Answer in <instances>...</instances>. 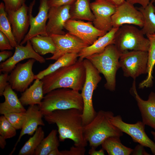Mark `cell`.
Here are the masks:
<instances>
[{"label": "cell", "instance_id": "2e32d148", "mask_svg": "<svg viewBox=\"0 0 155 155\" xmlns=\"http://www.w3.org/2000/svg\"><path fill=\"white\" fill-rule=\"evenodd\" d=\"M6 11L13 34L18 44H20L27 33L30 26L29 7L24 3L16 11Z\"/></svg>", "mask_w": 155, "mask_h": 155}, {"label": "cell", "instance_id": "d6986e66", "mask_svg": "<svg viewBox=\"0 0 155 155\" xmlns=\"http://www.w3.org/2000/svg\"><path fill=\"white\" fill-rule=\"evenodd\" d=\"M131 91L141 113L142 121L145 125L152 128L155 131V93L151 92L148 100H143L137 92L135 80L133 82Z\"/></svg>", "mask_w": 155, "mask_h": 155}, {"label": "cell", "instance_id": "44dd1931", "mask_svg": "<svg viewBox=\"0 0 155 155\" xmlns=\"http://www.w3.org/2000/svg\"><path fill=\"white\" fill-rule=\"evenodd\" d=\"M118 28H113L104 35L99 37L92 44L83 49L78 54V59L83 60L91 55L100 53L108 45L113 44L115 35Z\"/></svg>", "mask_w": 155, "mask_h": 155}, {"label": "cell", "instance_id": "8d00e7d4", "mask_svg": "<svg viewBox=\"0 0 155 155\" xmlns=\"http://www.w3.org/2000/svg\"><path fill=\"white\" fill-rule=\"evenodd\" d=\"M10 41L7 36L0 31V50L1 51L13 50Z\"/></svg>", "mask_w": 155, "mask_h": 155}, {"label": "cell", "instance_id": "277c9868", "mask_svg": "<svg viewBox=\"0 0 155 155\" xmlns=\"http://www.w3.org/2000/svg\"><path fill=\"white\" fill-rule=\"evenodd\" d=\"M38 106L44 115L59 110L76 108L82 112L84 104L79 91L61 88L53 90L45 94Z\"/></svg>", "mask_w": 155, "mask_h": 155}, {"label": "cell", "instance_id": "d4e9b609", "mask_svg": "<svg viewBox=\"0 0 155 155\" xmlns=\"http://www.w3.org/2000/svg\"><path fill=\"white\" fill-rule=\"evenodd\" d=\"M120 137L113 136L106 138L101 144L102 148L108 155H129L133 149L124 145Z\"/></svg>", "mask_w": 155, "mask_h": 155}, {"label": "cell", "instance_id": "836d02e7", "mask_svg": "<svg viewBox=\"0 0 155 155\" xmlns=\"http://www.w3.org/2000/svg\"><path fill=\"white\" fill-rule=\"evenodd\" d=\"M3 115L16 130L22 129L25 121L26 112L10 113Z\"/></svg>", "mask_w": 155, "mask_h": 155}, {"label": "cell", "instance_id": "7402d4cb", "mask_svg": "<svg viewBox=\"0 0 155 155\" xmlns=\"http://www.w3.org/2000/svg\"><path fill=\"white\" fill-rule=\"evenodd\" d=\"M10 84L5 88L3 94L5 98L4 102L0 104V113L4 115L12 113L25 112L26 110L22 104L17 94Z\"/></svg>", "mask_w": 155, "mask_h": 155}, {"label": "cell", "instance_id": "6da1fadb", "mask_svg": "<svg viewBox=\"0 0 155 155\" xmlns=\"http://www.w3.org/2000/svg\"><path fill=\"white\" fill-rule=\"evenodd\" d=\"M49 124H55L58 127L59 139L63 142L69 139L75 146L85 147L88 145L84 133L82 111L76 108L59 110L43 115Z\"/></svg>", "mask_w": 155, "mask_h": 155}, {"label": "cell", "instance_id": "7c38bea8", "mask_svg": "<svg viewBox=\"0 0 155 155\" xmlns=\"http://www.w3.org/2000/svg\"><path fill=\"white\" fill-rule=\"evenodd\" d=\"M90 6L94 16V26L106 33L110 30L113 28L112 16L117 6L106 0H95Z\"/></svg>", "mask_w": 155, "mask_h": 155}, {"label": "cell", "instance_id": "1f68e13d", "mask_svg": "<svg viewBox=\"0 0 155 155\" xmlns=\"http://www.w3.org/2000/svg\"><path fill=\"white\" fill-rule=\"evenodd\" d=\"M0 31L7 36L13 48H15L18 44L13 34L11 25L5 10L4 4L3 2L0 3Z\"/></svg>", "mask_w": 155, "mask_h": 155}, {"label": "cell", "instance_id": "ac0fdd59", "mask_svg": "<svg viewBox=\"0 0 155 155\" xmlns=\"http://www.w3.org/2000/svg\"><path fill=\"white\" fill-rule=\"evenodd\" d=\"M71 5H65L50 7L46 25V31L49 35L66 33L63 30L66 22L71 19Z\"/></svg>", "mask_w": 155, "mask_h": 155}, {"label": "cell", "instance_id": "d590c367", "mask_svg": "<svg viewBox=\"0 0 155 155\" xmlns=\"http://www.w3.org/2000/svg\"><path fill=\"white\" fill-rule=\"evenodd\" d=\"M86 152L85 147L73 146L68 150L59 151V155H84Z\"/></svg>", "mask_w": 155, "mask_h": 155}, {"label": "cell", "instance_id": "e0dca14e", "mask_svg": "<svg viewBox=\"0 0 155 155\" xmlns=\"http://www.w3.org/2000/svg\"><path fill=\"white\" fill-rule=\"evenodd\" d=\"M25 46L18 44L15 48L14 54L0 65V72L9 73L11 72L18 63L26 59H33L39 63H45L46 59L34 50L30 40L26 42Z\"/></svg>", "mask_w": 155, "mask_h": 155}, {"label": "cell", "instance_id": "60d3db41", "mask_svg": "<svg viewBox=\"0 0 155 155\" xmlns=\"http://www.w3.org/2000/svg\"><path fill=\"white\" fill-rule=\"evenodd\" d=\"M12 52L10 51H3L0 53V62H4L13 55Z\"/></svg>", "mask_w": 155, "mask_h": 155}, {"label": "cell", "instance_id": "f546056e", "mask_svg": "<svg viewBox=\"0 0 155 155\" xmlns=\"http://www.w3.org/2000/svg\"><path fill=\"white\" fill-rule=\"evenodd\" d=\"M58 131L52 130L46 137L44 138L36 150L35 155H49L54 149L59 146V140L57 136Z\"/></svg>", "mask_w": 155, "mask_h": 155}, {"label": "cell", "instance_id": "9c48e42d", "mask_svg": "<svg viewBox=\"0 0 155 155\" xmlns=\"http://www.w3.org/2000/svg\"><path fill=\"white\" fill-rule=\"evenodd\" d=\"M110 121L123 132L129 135L133 142L149 148L152 154L155 155V143L146 134L145 125L142 121H138L134 124L127 123L123 121L120 115L112 116Z\"/></svg>", "mask_w": 155, "mask_h": 155}, {"label": "cell", "instance_id": "ab89813d", "mask_svg": "<svg viewBox=\"0 0 155 155\" xmlns=\"http://www.w3.org/2000/svg\"><path fill=\"white\" fill-rule=\"evenodd\" d=\"M144 146L139 144L137 145L133 149L131 154L133 155H150L146 151Z\"/></svg>", "mask_w": 155, "mask_h": 155}, {"label": "cell", "instance_id": "603a6c76", "mask_svg": "<svg viewBox=\"0 0 155 155\" xmlns=\"http://www.w3.org/2000/svg\"><path fill=\"white\" fill-rule=\"evenodd\" d=\"M44 95L43 82L41 80L37 79L31 86L22 93L19 99L24 106L39 105Z\"/></svg>", "mask_w": 155, "mask_h": 155}, {"label": "cell", "instance_id": "ee69618b", "mask_svg": "<svg viewBox=\"0 0 155 155\" xmlns=\"http://www.w3.org/2000/svg\"><path fill=\"white\" fill-rule=\"evenodd\" d=\"M113 5L118 6L122 4L125 0H106Z\"/></svg>", "mask_w": 155, "mask_h": 155}, {"label": "cell", "instance_id": "d6a6232c", "mask_svg": "<svg viewBox=\"0 0 155 155\" xmlns=\"http://www.w3.org/2000/svg\"><path fill=\"white\" fill-rule=\"evenodd\" d=\"M16 130L4 115L0 116V135L6 139L12 138L16 135Z\"/></svg>", "mask_w": 155, "mask_h": 155}, {"label": "cell", "instance_id": "5bb4252c", "mask_svg": "<svg viewBox=\"0 0 155 155\" xmlns=\"http://www.w3.org/2000/svg\"><path fill=\"white\" fill-rule=\"evenodd\" d=\"M36 61L30 59L25 63H18L11 71L8 82L13 90L23 92L35 80L32 69Z\"/></svg>", "mask_w": 155, "mask_h": 155}, {"label": "cell", "instance_id": "3957f363", "mask_svg": "<svg viewBox=\"0 0 155 155\" xmlns=\"http://www.w3.org/2000/svg\"><path fill=\"white\" fill-rule=\"evenodd\" d=\"M113 115L111 111L100 110L90 123L84 126V136L91 147L96 148L108 137L123 135V132L110 121Z\"/></svg>", "mask_w": 155, "mask_h": 155}, {"label": "cell", "instance_id": "484cf974", "mask_svg": "<svg viewBox=\"0 0 155 155\" xmlns=\"http://www.w3.org/2000/svg\"><path fill=\"white\" fill-rule=\"evenodd\" d=\"M78 54L70 53L66 54L62 56L53 63L50 64L46 69L40 71L35 75V80H41L45 76L56 71L59 68L72 65L78 60Z\"/></svg>", "mask_w": 155, "mask_h": 155}, {"label": "cell", "instance_id": "7a4b0ae2", "mask_svg": "<svg viewBox=\"0 0 155 155\" xmlns=\"http://www.w3.org/2000/svg\"><path fill=\"white\" fill-rule=\"evenodd\" d=\"M86 76L83 60L78 59L73 64L61 67L42 78L44 94L61 88L81 90Z\"/></svg>", "mask_w": 155, "mask_h": 155}, {"label": "cell", "instance_id": "30bf717a", "mask_svg": "<svg viewBox=\"0 0 155 155\" xmlns=\"http://www.w3.org/2000/svg\"><path fill=\"white\" fill-rule=\"evenodd\" d=\"M48 0H40L38 12L36 16L33 17L32 11L36 2L33 0L29 6L30 28L20 44L23 45L32 37L37 35L49 36L46 31V21L50 8Z\"/></svg>", "mask_w": 155, "mask_h": 155}, {"label": "cell", "instance_id": "74e56055", "mask_svg": "<svg viewBox=\"0 0 155 155\" xmlns=\"http://www.w3.org/2000/svg\"><path fill=\"white\" fill-rule=\"evenodd\" d=\"M76 0H48L50 7H58L65 5H72Z\"/></svg>", "mask_w": 155, "mask_h": 155}, {"label": "cell", "instance_id": "8fae6325", "mask_svg": "<svg viewBox=\"0 0 155 155\" xmlns=\"http://www.w3.org/2000/svg\"><path fill=\"white\" fill-rule=\"evenodd\" d=\"M56 51L53 55L46 58L47 60H56L67 53L78 54L85 47L89 45L76 36L69 32L63 34H51Z\"/></svg>", "mask_w": 155, "mask_h": 155}, {"label": "cell", "instance_id": "4dcf8cb0", "mask_svg": "<svg viewBox=\"0 0 155 155\" xmlns=\"http://www.w3.org/2000/svg\"><path fill=\"white\" fill-rule=\"evenodd\" d=\"M44 132L41 127H39L24 144L20 150L18 155H34L35 151L44 138Z\"/></svg>", "mask_w": 155, "mask_h": 155}, {"label": "cell", "instance_id": "52a82bcc", "mask_svg": "<svg viewBox=\"0 0 155 155\" xmlns=\"http://www.w3.org/2000/svg\"><path fill=\"white\" fill-rule=\"evenodd\" d=\"M144 35L141 30L136 27L124 25L117 30L113 44L120 53L129 50L148 52L149 41Z\"/></svg>", "mask_w": 155, "mask_h": 155}, {"label": "cell", "instance_id": "8992f818", "mask_svg": "<svg viewBox=\"0 0 155 155\" xmlns=\"http://www.w3.org/2000/svg\"><path fill=\"white\" fill-rule=\"evenodd\" d=\"M86 71L85 81L81 93L84 104L82 118L84 126L90 123L97 112L94 109L92 96L94 90L101 80L100 73L88 59L83 60Z\"/></svg>", "mask_w": 155, "mask_h": 155}, {"label": "cell", "instance_id": "4fadbf2b", "mask_svg": "<svg viewBox=\"0 0 155 155\" xmlns=\"http://www.w3.org/2000/svg\"><path fill=\"white\" fill-rule=\"evenodd\" d=\"M64 28L68 32L76 36L89 45L106 33L96 28L93 22L69 19L65 23Z\"/></svg>", "mask_w": 155, "mask_h": 155}, {"label": "cell", "instance_id": "5b68a950", "mask_svg": "<svg viewBox=\"0 0 155 155\" xmlns=\"http://www.w3.org/2000/svg\"><path fill=\"white\" fill-rule=\"evenodd\" d=\"M120 54L115 45L111 44L102 52L93 54L86 58L100 73L103 75L106 80L104 87L111 91H114L115 89L116 74L120 68L119 63Z\"/></svg>", "mask_w": 155, "mask_h": 155}, {"label": "cell", "instance_id": "b9f144b4", "mask_svg": "<svg viewBox=\"0 0 155 155\" xmlns=\"http://www.w3.org/2000/svg\"><path fill=\"white\" fill-rule=\"evenodd\" d=\"M151 0H126L129 3L134 5L135 4H140L142 7L145 8L150 3Z\"/></svg>", "mask_w": 155, "mask_h": 155}, {"label": "cell", "instance_id": "cb8c5ba5", "mask_svg": "<svg viewBox=\"0 0 155 155\" xmlns=\"http://www.w3.org/2000/svg\"><path fill=\"white\" fill-rule=\"evenodd\" d=\"M90 0H76L71 5V19L93 22L94 16L91 11Z\"/></svg>", "mask_w": 155, "mask_h": 155}, {"label": "cell", "instance_id": "f6af8a7d", "mask_svg": "<svg viewBox=\"0 0 155 155\" xmlns=\"http://www.w3.org/2000/svg\"><path fill=\"white\" fill-rule=\"evenodd\" d=\"M6 139L1 136L0 135V147L2 149H4L6 145Z\"/></svg>", "mask_w": 155, "mask_h": 155}, {"label": "cell", "instance_id": "f1b7e54d", "mask_svg": "<svg viewBox=\"0 0 155 155\" xmlns=\"http://www.w3.org/2000/svg\"><path fill=\"white\" fill-rule=\"evenodd\" d=\"M155 0H151L145 8L142 6L137 9L142 13L144 23L141 29L144 35L155 33Z\"/></svg>", "mask_w": 155, "mask_h": 155}, {"label": "cell", "instance_id": "ba28073f", "mask_svg": "<svg viewBox=\"0 0 155 155\" xmlns=\"http://www.w3.org/2000/svg\"><path fill=\"white\" fill-rule=\"evenodd\" d=\"M148 59L147 51H131L121 53L119 63L124 76L135 80L139 75L147 73Z\"/></svg>", "mask_w": 155, "mask_h": 155}, {"label": "cell", "instance_id": "ffe728a7", "mask_svg": "<svg viewBox=\"0 0 155 155\" xmlns=\"http://www.w3.org/2000/svg\"><path fill=\"white\" fill-rule=\"evenodd\" d=\"M26 112V117L24 123L18 139L10 155L12 154L14 152L16 146L23 135L26 134L31 135L34 133L39 125H45L42 119L43 115L38 105H30Z\"/></svg>", "mask_w": 155, "mask_h": 155}, {"label": "cell", "instance_id": "bcb514c9", "mask_svg": "<svg viewBox=\"0 0 155 155\" xmlns=\"http://www.w3.org/2000/svg\"><path fill=\"white\" fill-rule=\"evenodd\" d=\"M151 133L153 136L154 140L155 141V131H152Z\"/></svg>", "mask_w": 155, "mask_h": 155}, {"label": "cell", "instance_id": "f35d334b", "mask_svg": "<svg viewBox=\"0 0 155 155\" xmlns=\"http://www.w3.org/2000/svg\"><path fill=\"white\" fill-rule=\"evenodd\" d=\"M8 73H4L0 75V96H2L6 87L9 84Z\"/></svg>", "mask_w": 155, "mask_h": 155}, {"label": "cell", "instance_id": "7bdbcfd3", "mask_svg": "<svg viewBox=\"0 0 155 155\" xmlns=\"http://www.w3.org/2000/svg\"><path fill=\"white\" fill-rule=\"evenodd\" d=\"M91 148L88 151V154L90 155H105L104 150L102 148L101 149L96 150V148L94 147H91Z\"/></svg>", "mask_w": 155, "mask_h": 155}, {"label": "cell", "instance_id": "83f0119b", "mask_svg": "<svg viewBox=\"0 0 155 155\" xmlns=\"http://www.w3.org/2000/svg\"><path fill=\"white\" fill-rule=\"evenodd\" d=\"M149 40V48L148 51L147 75L146 79L139 84V88L151 87L153 84L152 73L155 64V33L146 35Z\"/></svg>", "mask_w": 155, "mask_h": 155}, {"label": "cell", "instance_id": "e575fe53", "mask_svg": "<svg viewBox=\"0 0 155 155\" xmlns=\"http://www.w3.org/2000/svg\"><path fill=\"white\" fill-rule=\"evenodd\" d=\"M5 11H16L25 3L26 0H2Z\"/></svg>", "mask_w": 155, "mask_h": 155}, {"label": "cell", "instance_id": "9a60e30c", "mask_svg": "<svg viewBox=\"0 0 155 155\" xmlns=\"http://www.w3.org/2000/svg\"><path fill=\"white\" fill-rule=\"evenodd\" d=\"M113 28H119L125 24L133 25L142 28L144 19L142 13L133 5L125 1L117 7L112 16Z\"/></svg>", "mask_w": 155, "mask_h": 155}, {"label": "cell", "instance_id": "4316f807", "mask_svg": "<svg viewBox=\"0 0 155 155\" xmlns=\"http://www.w3.org/2000/svg\"><path fill=\"white\" fill-rule=\"evenodd\" d=\"M34 50L40 55L50 53L53 54L56 51L54 42L49 36L37 35L29 40Z\"/></svg>", "mask_w": 155, "mask_h": 155}]
</instances>
